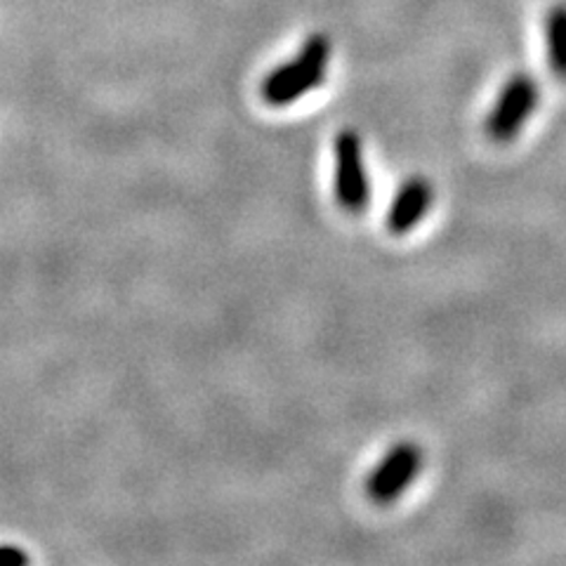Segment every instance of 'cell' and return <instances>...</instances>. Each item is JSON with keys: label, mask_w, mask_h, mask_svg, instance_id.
<instances>
[{"label": "cell", "mask_w": 566, "mask_h": 566, "mask_svg": "<svg viewBox=\"0 0 566 566\" xmlns=\"http://www.w3.org/2000/svg\"><path fill=\"white\" fill-rule=\"evenodd\" d=\"M333 187L335 199L347 212H364L370 201V182L364 158V142L359 133L343 130L333 145Z\"/></svg>", "instance_id": "3957f363"}, {"label": "cell", "mask_w": 566, "mask_h": 566, "mask_svg": "<svg viewBox=\"0 0 566 566\" xmlns=\"http://www.w3.org/2000/svg\"><path fill=\"white\" fill-rule=\"evenodd\" d=\"M424 455L413 441H399L385 453V458L374 468L366 480V495L378 505H389L399 501L422 470Z\"/></svg>", "instance_id": "277c9868"}, {"label": "cell", "mask_w": 566, "mask_h": 566, "mask_svg": "<svg viewBox=\"0 0 566 566\" xmlns=\"http://www.w3.org/2000/svg\"><path fill=\"white\" fill-rule=\"evenodd\" d=\"M541 99V87L531 74H515L495 97V104L486 116L484 130L495 145H507L517 139L526 120L534 116Z\"/></svg>", "instance_id": "7a4b0ae2"}, {"label": "cell", "mask_w": 566, "mask_h": 566, "mask_svg": "<svg viewBox=\"0 0 566 566\" xmlns=\"http://www.w3.org/2000/svg\"><path fill=\"white\" fill-rule=\"evenodd\" d=\"M545 52L553 74L566 83V3L553 6L545 14Z\"/></svg>", "instance_id": "8992f818"}, {"label": "cell", "mask_w": 566, "mask_h": 566, "mask_svg": "<svg viewBox=\"0 0 566 566\" xmlns=\"http://www.w3.org/2000/svg\"><path fill=\"white\" fill-rule=\"evenodd\" d=\"M331 64V41L324 33H314L300 48L297 55L276 66L272 74L262 81V99L270 106H289L303 99L316 87H322Z\"/></svg>", "instance_id": "6da1fadb"}, {"label": "cell", "mask_w": 566, "mask_h": 566, "mask_svg": "<svg viewBox=\"0 0 566 566\" xmlns=\"http://www.w3.org/2000/svg\"><path fill=\"white\" fill-rule=\"evenodd\" d=\"M29 557L20 551V547L14 545H0V566H8V564H27Z\"/></svg>", "instance_id": "52a82bcc"}, {"label": "cell", "mask_w": 566, "mask_h": 566, "mask_svg": "<svg viewBox=\"0 0 566 566\" xmlns=\"http://www.w3.org/2000/svg\"><path fill=\"white\" fill-rule=\"evenodd\" d=\"M434 201V187L428 177H411L395 193L392 203L387 210V229L389 234L403 237L424 220Z\"/></svg>", "instance_id": "5b68a950"}]
</instances>
